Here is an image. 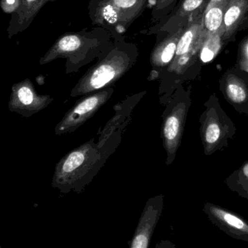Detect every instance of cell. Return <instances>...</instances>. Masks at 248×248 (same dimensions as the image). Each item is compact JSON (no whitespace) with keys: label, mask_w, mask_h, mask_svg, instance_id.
<instances>
[{"label":"cell","mask_w":248,"mask_h":248,"mask_svg":"<svg viewBox=\"0 0 248 248\" xmlns=\"http://www.w3.org/2000/svg\"><path fill=\"white\" fill-rule=\"evenodd\" d=\"M207 37V35H204L189 51L178 57L174 58L173 60L169 65L168 72H173L176 75H182L189 67L190 65L194 63L197 56L200 54L203 43Z\"/></svg>","instance_id":"cell-19"},{"label":"cell","mask_w":248,"mask_h":248,"mask_svg":"<svg viewBox=\"0 0 248 248\" xmlns=\"http://www.w3.org/2000/svg\"><path fill=\"white\" fill-rule=\"evenodd\" d=\"M203 211L209 220L228 236L248 242V221L238 213L210 202H205Z\"/></svg>","instance_id":"cell-9"},{"label":"cell","mask_w":248,"mask_h":248,"mask_svg":"<svg viewBox=\"0 0 248 248\" xmlns=\"http://www.w3.org/2000/svg\"><path fill=\"white\" fill-rule=\"evenodd\" d=\"M226 186L248 201V160L225 179Z\"/></svg>","instance_id":"cell-18"},{"label":"cell","mask_w":248,"mask_h":248,"mask_svg":"<svg viewBox=\"0 0 248 248\" xmlns=\"http://www.w3.org/2000/svg\"><path fill=\"white\" fill-rule=\"evenodd\" d=\"M20 0H1V8L5 14L16 12L19 8Z\"/></svg>","instance_id":"cell-22"},{"label":"cell","mask_w":248,"mask_h":248,"mask_svg":"<svg viewBox=\"0 0 248 248\" xmlns=\"http://www.w3.org/2000/svg\"><path fill=\"white\" fill-rule=\"evenodd\" d=\"M132 55L122 47L113 49L103 60L84 75L72 90L71 95L76 97L88 95L111 87L134 63Z\"/></svg>","instance_id":"cell-2"},{"label":"cell","mask_w":248,"mask_h":248,"mask_svg":"<svg viewBox=\"0 0 248 248\" xmlns=\"http://www.w3.org/2000/svg\"><path fill=\"white\" fill-rule=\"evenodd\" d=\"M186 24L181 26L159 43L151 55V63L156 67H164L170 64L175 58L180 37Z\"/></svg>","instance_id":"cell-14"},{"label":"cell","mask_w":248,"mask_h":248,"mask_svg":"<svg viewBox=\"0 0 248 248\" xmlns=\"http://www.w3.org/2000/svg\"><path fill=\"white\" fill-rule=\"evenodd\" d=\"M175 1L176 0H156L153 11L154 16L158 17L164 15L170 11Z\"/></svg>","instance_id":"cell-21"},{"label":"cell","mask_w":248,"mask_h":248,"mask_svg":"<svg viewBox=\"0 0 248 248\" xmlns=\"http://www.w3.org/2000/svg\"><path fill=\"white\" fill-rule=\"evenodd\" d=\"M220 91L227 102L242 115L248 116V82L233 73L226 74Z\"/></svg>","instance_id":"cell-11"},{"label":"cell","mask_w":248,"mask_h":248,"mask_svg":"<svg viewBox=\"0 0 248 248\" xmlns=\"http://www.w3.org/2000/svg\"><path fill=\"white\" fill-rule=\"evenodd\" d=\"M113 91L112 88L108 87L98 92L88 94L79 100L56 125V134L72 133L79 128L107 102L111 98Z\"/></svg>","instance_id":"cell-7"},{"label":"cell","mask_w":248,"mask_h":248,"mask_svg":"<svg viewBox=\"0 0 248 248\" xmlns=\"http://www.w3.org/2000/svg\"><path fill=\"white\" fill-rule=\"evenodd\" d=\"M99 37L91 33H69L62 35L46 54L40 59V64L45 65L57 59H66L67 64L84 66V62L93 53L98 54L101 50Z\"/></svg>","instance_id":"cell-5"},{"label":"cell","mask_w":248,"mask_h":248,"mask_svg":"<svg viewBox=\"0 0 248 248\" xmlns=\"http://www.w3.org/2000/svg\"><path fill=\"white\" fill-rule=\"evenodd\" d=\"M103 155L94 140L71 151L56 165L52 186L63 192L76 189L99 169V164L104 161Z\"/></svg>","instance_id":"cell-1"},{"label":"cell","mask_w":248,"mask_h":248,"mask_svg":"<svg viewBox=\"0 0 248 248\" xmlns=\"http://www.w3.org/2000/svg\"><path fill=\"white\" fill-rule=\"evenodd\" d=\"M199 119L200 135L205 156L227 147L236 133V126L223 109L215 94L204 104Z\"/></svg>","instance_id":"cell-3"},{"label":"cell","mask_w":248,"mask_h":248,"mask_svg":"<svg viewBox=\"0 0 248 248\" xmlns=\"http://www.w3.org/2000/svg\"><path fill=\"white\" fill-rule=\"evenodd\" d=\"M191 104L189 93L180 89L168 102L164 111L162 138L166 152L167 165H171L176 157Z\"/></svg>","instance_id":"cell-4"},{"label":"cell","mask_w":248,"mask_h":248,"mask_svg":"<svg viewBox=\"0 0 248 248\" xmlns=\"http://www.w3.org/2000/svg\"><path fill=\"white\" fill-rule=\"evenodd\" d=\"M147 0H99L93 8L95 25L124 32L143 13Z\"/></svg>","instance_id":"cell-6"},{"label":"cell","mask_w":248,"mask_h":248,"mask_svg":"<svg viewBox=\"0 0 248 248\" xmlns=\"http://www.w3.org/2000/svg\"><path fill=\"white\" fill-rule=\"evenodd\" d=\"M223 28L215 34L207 35L200 50V57L202 62L208 63L217 56L221 47L223 40Z\"/></svg>","instance_id":"cell-20"},{"label":"cell","mask_w":248,"mask_h":248,"mask_svg":"<svg viewBox=\"0 0 248 248\" xmlns=\"http://www.w3.org/2000/svg\"><path fill=\"white\" fill-rule=\"evenodd\" d=\"M242 55L243 59L248 60V40L244 43L242 47Z\"/></svg>","instance_id":"cell-23"},{"label":"cell","mask_w":248,"mask_h":248,"mask_svg":"<svg viewBox=\"0 0 248 248\" xmlns=\"http://www.w3.org/2000/svg\"><path fill=\"white\" fill-rule=\"evenodd\" d=\"M56 0H20V5L10 23V37L25 31L45 5Z\"/></svg>","instance_id":"cell-12"},{"label":"cell","mask_w":248,"mask_h":248,"mask_svg":"<svg viewBox=\"0 0 248 248\" xmlns=\"http://www.w3.org/2000/svg\"><path fill=\"white\" fill-rule=\"evenodd\" d=\"M239 66H240L241 69L248 73V60L242 58L239 62Z\"/></svg>","instance_id":"cell-24"},{"label":"cell","mask_w":248,"mask_h":248,"mask_svg":"<svg viewBox=\"0 0 248 248\" xmlns=\"http://www.w3.org/2000/svg\"><path fill=\"white\" fill-rule=\"evenodd\" d=\"M222 1H223V0H210V2L207 4L205 9L210 8V7H211L212 5H215V4L219 3V2H222Z\"/></svg>","instance_id":"cell-25"},{"label":"cell","mask_w":248,"mask_h":248,"mask_svg":"<svg viewBox=\"0 0 248 248\" xmlns=\"http://www.w3.org/2000/svg\"><path fill=\"white\" fill-rule=\"evenodd\" d=\"M248 11V0H232L223 20V40H227L236 32Z\"/></svg>","instance_id":"cell-16"},{"label":"cell","mask_w":248,"mask_h":248,"mask_svg":"<svg viewBox=\"0 0 248 248\" xmlns=\"http://www.w3.org/2000/svg\"><path fill=\"white\" fill-rule=\"evenodd\" d=\"M204 14L201 13L191 18L186 24L178 41L175 57L189 51L204 35H207L203 27Z\"/></svg>","instance_id":"cell-15"},{"label":"cell","mask_w":248,"mask_h":248,"mask_svg":"<svg viewBox=\"0 0 248 248\" xmlns=\"http://www.w3.org/2000/svg\"><path fill=\"white\" fill-rule=\"evenodd\" d=\"M210 0H184L178 11L162 26L161 31L170 33L201 13L204 12Z\"/></svg>","instance_id":"cell-13"},{"label":"cell","mask_w":248,"mask_h":248,"mask_svg":"<svg viewBox=\"0 0 248 248\" xmlns=\"http://www.w3.org/2000/svg\"><path fill=\"white\" fill-rule=\"evenodd\" d=\"M164 196H155L148 200L130 244L131 248H148L155 227L160 218Z\"/></svg>","instance_id":"cell-10"},{"label":"cell","mask_w":248,"mask_h":248,"mask_svg":"<svg viewBox=\"0 0 248 248\" xmlns=\"http://www.w3.org/2000/svg\"><path fill=\"white\" fill-rule=\"evenodd\" d=\"M231 1L232 0H223L205 9L203 27L207 35L215 34L223 28L225 14Z\"/></svg>","instance_id":"cell-17"},{"label":"cell","mask_w":248,"mask_h":248,"mask_svg":"<svg viewBox=\"0 0 248 248\" xmlns=\"http://www.w3.org/2000/svg\"><path fill=\"white\" fill-rule=\"evenodd\" d=\"M52 101L50 95H39L31 80L27 79L12 87L9 109L30 117L46 108Z\"/></svg>","instance_id":"cell-8"}]
</instances>
